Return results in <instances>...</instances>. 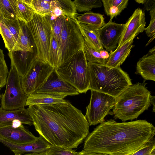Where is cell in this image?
Returning a JSON list of instances; mask_svg holds the SVG:
<instances>
[{
	"instance_id": "obj_1",
	"label": "cell",
	"mask_w": 155,
	"mask_h": 155,
	"mask_svg": "<svg viewBox=\"0 0 155 155\" xmlns=\"http://www.w3.org/2000/svg\"><path fill=\"white\" fill-rule=\"evenodd\" d=\"M27 109L36 131L52 145L77 148L89 134L85 116L68 101L30 106Z\"/></svg>"
},
{
	"instance_id": "obj_2",
	"label": "cell",
	"mask_w": 155,
	"mask_h": 155,
	"mask_svg": "<svg viewBox=\"0 0 155 155\" xmlns=\"http://www.w3.org/2000/svg\"><path fill=\"white\" fill-rule=\"evenodd\" d=\"M155 127L145 120L100 124L85 139L83 150L108 155H131L154 138Z\"/></svg>"
},
{
	"instance_id": "obj_3",
	"label": "cell",
	"mask_w": 155,
	"mask_h": 155,
	"mask_svg": "<svg viewBox=\"0 0 155 155\" xmlns=\"http://www.w3.org/2000/svg\"><path fill=\"white\" fill-rule=\"evenodd\" d=\"M90 77L89 90L116 98L132 84L128 74L120 66L111 68L105 65L87 62Z\"/></svg>"
},
{
	"instance_id": "obj_4",
	"label": "cell",
	"mask_w": 155,
	"mask_h": 155,
	"mask_svg": "<svg viewBox=\"0 0 155 155\" xmlns=\"http://www.w3.org/2000/svg\"><path fill=\"white\" fill-rule=\"evenodd\" d=\"M146 84L138 82L127 88L115 98L113 110L109 114L123 122L137 118L151 105V95Z\"/></svg>"
},
{
	"instance_id": "obj_5",
	"label": "cell",
	"mask_w": 155,
	"mask_h": 155,
	"mask_svg": "<svg viewBox=\"0 0 155 155\" xmlns=\"http://www.w3.org/2000/svg\"><path fill=\"white\" fill-rule=\"evenodd\" d=\"M54 70L63 80L74 87L79 93L89 90L90 77L83 49L65 61Z\"/></svg>"
},
{
	"instance_id": "obj_6",
	"label": "cell",
	"mask_w": 155,
	"mask_h": 155,
	"mask_svg": "<svg viewBox=\"0 0 155 155\" xmlns=\"http://www.w3.org/2000/svg\"><path fill=\"white\" fill-rule=\"evenodd\" d=\"M25 24L36 48L35 58L48 63L51 31L49 21L45 16L35 13L31 20Z\"/></svg>"
},
{
	"instance_id": "obj_7",
	"label": "cell",
	"mask_w": 155,
	"mask_h": 155,
	"mask_svg": "<svg viewBox=\"0 0 155 155\" xmlns=\"http://www.w3.org/2000/svg\"><path fill=\"white\" fill-rule=\"evenodd\" d=\"M84 44V39L76 18L64 16L59 45L61 64L83 49Z\"/></svg>"
},
{
	"instance_id": "obj_8",
	"label": "cell",
	"mask_w": 155,
	"mask_h": 155,
	"mask_svg": "<svg viewBox=\"0 0 155 155\" xmlns=\"http://www.w3.org/2000/svg\"><path fill=\"white\" fill-rule=\"evenodd\" d=\"M20 79L15 67L11 64L5 90L1 96V107L3 109L11 110L25 108L28 96L22 89Z\"/></svg>"
},
{
	"instance_id": "obj_9",
	"label": "cell",
	"mask_w": 155,
	"mask_h": 155,
	"mask_svg": "<svg viewBox=\"0 0 155 155\" xmlns=\"http://www.w3.org/2000/svg\"><path fill=\"white\" fill-rule=\"evenodd\" d=\"M54 68L48 63L36 59L24 76L21 78L22 89L27 96L41 88Z\"/></svg>"
},
{
	"instance_id": "obj_10",
	"label": "cell",
	"mask_w": 155,
	"mask_h": 155,
	"mask_svg": "<svg viewBox=\"0 0 155 155\" xmlns=\"http://www.w3.org/2000/svg\"><path fill=\"white\" fill-rule=\"evenodd\" d=\"M115 98L108 94L91 90L90 101L86 107L85 117L90 126L104 121L105 117L112 109Z\"/></svg>"
},
{
	"instance_id": "obj_11",
	"label": "cell",
	"mask_w": 155,
	"mask_h": 155,
	"mask_svg": "<svg viewBox=\"0 0 155 155\" xmlns=\"http://www.w3.org/2000/svg\"><path fill=\"white\" fill-rule=\"evenodd\" d=\"M0 138L10 143L22 145L35 142L37 139L18 120L12 124L0 127Z\"/></svg>"
},
{
	"instance_id": "obj_12",
	"label": "cell",
	"mask_w": 155,
	"mask_h": 155,
	"mask_svg": "<svg viewBox=\"0 0 155 155\" xmlns=\"http://www.w3.org/2000/svg\"><path fill=\"white\" fill-rule=\"evenodd\" d=\"M34 93L61 95L65 97L77 95L79 94L74 87L61 78L54 70L43 86Z\"/></svg>"
},
{
	"instance_id": "obj_13",
	"label": "cell",
	"mask_w": 155,
	"mask_h": 155,
	"mask_svg": "<svg viewBox=\"0 0 155 155\" xmlns=\"http://www.w3.org/2000/svg\"><path fill=\"white\" fill-rule=\"evenodd\" d=\"M125 26V24L108 22L96 30L103 48L109 51L116 48Z\"/></svg>"
},
{
	"instance_id": "obj_14",
	"label": "cell",
	"mask_w": 155,
	"mask_h": 155,
	"mask_svg": "<svg viewBox=\"0 0 155 155\" xmlns=\"http://www.w3.org/2000/svg\"><path fill=\"white\" fill-rule=\"evenodd\" d=\"M146 24L144 11L140 8L136 9L125 24V28L116 48H119L134 36L137 35L144 31Z\"/></svg>"
},
{
	"instance_id": "obj_15",
	"label": "cell",
	"mask_w": 155,
	"mask_h": 155,
	"mask_svg": "<svg viewBox=\"0 0 155 155\" xmlns=\"http://www.w3.org/2000/svg\"><path fill=\"white\" fill-rule=\"evenodd\" d=\"M0 142L9 148L15 155L45 152L52 145L40 135L35 142L22 145L13 144L0 138Z\"/></svg>"
},
{
	"instance_id": "obj_16",
	"label": "cell",
	"mask_w": 155,
	"mask_h": 155,
	"mask_svg": "<svg viewBox=\"0 0 155 155\" xmlns=\"http://www.w3.org/2000/svg\"><path fill=\"white\" fill-rule=\"evenodd\" d=\"M135 73L145 80L155 81V47L140 58L137 63Z\"/></svg>"
},
{
	"instance_id": "obj_17",
	"label": "cell",
	"mask_w": 155,
	"mask_h": 155,
	"mask_svg": "<svg viewBox=\"0 0 155 155\" xmlns=\"http://www.w3.org/2000/svg\"><path fill=\"white\" fill-rule=\"evenodd\" d=\"M18 120L22 124L31 126L33 121L28 110L25 108L15 110H5L0 108V127L12 124Z\"/></svg>"
},
{
	"instance_id": "obj_18",
	"label": "cell",
	"mask_w": 155,
	"mask_h": 155,
	"mask_svg": "<svg viewBox=\"0 0 155 155\" xmlns=\"http://www.w3.org/2000/svg\"><path fill=\"white\" fill-rule=\"evenodd\" d=\"M33 53L19 51H12L8 53L11 64L15 66L21 78L25 74L35 58V57H31Z\"/></svg>"
},
{
	"instance_id": "obj_19",
	"label": "cell",
	"mask_w": 155,
	"mask_h": 155,
	"mask_svg": "<svg viewBox=\"0 0 155 155\" xmlns=\"http://www.w3.org/2000/svg\"><path fill=\"white\" fill-rule=\"evenodd\" d=\"M137 36H134L121 46L110 52L105 65L111 68L120 66L129 55L134 46V40Z\"/></svg>"
},
{
	"instance_id": "obj_20",
	"label": "cell",
	"mask_w": 155,
	"mask_h": 155,
	"mask_svg": "<svg viewBox=\"0 0 155 155\" xmlns=\"http://www.w3.org/2000/svg\"><path fill=\"white\" fill-rule=\"evenodd\" d=\"M51 13L56 17L65 16L76 18L77 16L75 5L71 0H51Z\"/></svg>"
},
{
	"instance_id": "obj_21",
	"label": "cell",
	"mask_w": 155,
	"mask_h": 155,
	"mask_svg": "<svg viewBox=\"0 0 155 155\" xmlns=\"http://www.w3.org/2000/svg\"><path fill=\"white\" fill-rule=\"evenodd\" d=\"M61 95L33 93L27 98L26 106H32L40 104H47L65 102L68 101Z\"/></svg>"
},
{
	"instance_id": "obj_22",
	"label": "cell",
	"mask_w": 155,
	"mask_h": 155,
	"mask_svg": "<svg viewBox=\"0 0 155 155\" xmlns=\"http://www.w3.org/2000/svg\"><path fill=\"white\" fill-rule=\"evenodd\" d=\"M20 21V29L12 51H19L33 53L34 45L29 35L25 23L22 21Z\"/></svg>"
},
{
	"instance_id": "obj_23",
	"label": "cell",
	"mask_w": 155,
	"mask_h": 155,
	"mask_svg": "<svg viewBox=\"0 0 155 155\" xmlns=\"http://www.w3.org/2000/svg\"><path fill=\"white\" fill-rule=\"evenodd\" d=\"M105 14L110 17L109 22L119 15L128 4V0H102Z\"/></svg>"
},
{
	"instance_id": "obj_24",
	"label": "cell",
	"mask_w": 155,
	"mask_h": 155,
	"mask_svg": "<svg viewBox=\"0 0 155 155\" xmlns=\"http://www.w3.org/2000/svg\"><path fill=\"white\" fill-rule=\"evenodd\" d=\"M76 19L78 23L87 25L95 30L101 28L105 24L103 15L92 12L77 16Z\"/></svg>"
},
{
	"instance_id": "obj_25",
	"label": "cell",
	"mask_w": 155,
	"mask_h": 155,
	"mask_svg": "<svg viewBox=\"0 0 155 155\" xmlns=\"http://www.w3.org/2000/svg\"><path fill=\"white\" fill-rule=\"evenodd\" d=\"M16 2L17 19L25 23L30 21L35 12L30 0H16Z\"/></svg>"
},
{
	"instance_id": "obj_26",
	"label": "cell",
	"mask_w": 155,
	"mask_h": 155,
	"mask_svg": "<svg viewBox=\"0 0 155 155\" xmlns=\"http://www.w3.org/2000/svg\"><path fill=\"white\" fill-rule=\"evenodd\" d=\"M78 24L84 39L98 51L103 50L96 30L87 25Z\"/></svg>"
},
{
	"instance_id": "obj_27",
	"label": "cell",
	"mask_w": 155,
	"mask_h": 155,
	"mask_svg": "<svg viewBox=\"0 0 155 155\" xmlns=\"http://www.w3.org/2000/svg\"><path fill=\"white\" fill-rule=\"evenodd\" d=\"M48 63L56 68L61 64V54L59 45L51 31Z\"/></svg>"
},
{
	"instance_id": "obj_28",
	"label": "cell",
	"mask_w": 155,
	"mask_h": 155,
	"mask_svg": "<svg viewBox=\"0 0 155 155\" xmlns=\"http://www.w3.org/2000/svg\"><path fill=\"white\" fill-rule=\"evenodd\" d=\"M83 51L86 60L88 62L106 65L107 60L103 59L100 52L85 39H84Z\"/></svg>"
},
{
	"instance_id": "obj_29",
	"label": "cell",
	"mask_w": 155,
	"mask_h": 155,
	"mask_svg": "<svg viewBox=\"0 0 155 155\" xmlns=\"http://www.w3.org/2000/svg\"><path fill=\"white\" fill-rule=\"evenodd\" d=\"M0 11L3 18L17 19L16 0H0Z\"/></svg>"
},
{
	"instance_id": "obj_30",
	"label": "cell",
	"mask_w": 155,
	"mask_h": 155,
	"mask_svg": "<svg viewBox=\"0 0 155 155\" xmlns=\"http://www.w3.org/2000/svg\"><path fill=\"white\" fill-rule=\"evenodd\" d=\"M45 17L51 24L54 37L59 46L62 30L64 16L56 17L51 13Z\"/></svg>"
},
{
	"instance_id": "obj_31",
	"label": "cell",
	"mask_w": 155,
	"mask_h": 155,
	"mask_svg": "<svg viewBox=\"0 0 155 155\" xmlns=\"http://www.w3.org/2000/svg\"><path fill=\"white\" fill-rule=\"evenodd\" d=\"M51 1L30 0V3L35 13L45 16L51 12Z\"/></svg>"
},
{
	"instance_id": "obj_32",
	"label": "cell",
	"mask_w": 155,
	"mask_h": 155,
	"mask_svg": "<svg viewBox=\"0 0 155 155\" xmlns=\"http://www.w3.org/2000/svg\"><path fill=\"white\" fill-rule=\"evenodd\" d=\"M73 2L77 11L79 12H89L93 8H100L102 5L100 0H75Z\"/></svg>"
},
{
	"instance_id": "obj_33",
	"label": "cell",
	"mask_w": 155,
	"mask_h": 155,
	"mask_svg": "<svg viewBox=\"0 0 155 155\" xmlns=\"http://www.w3.org/2000/svg\"><path fill=\"white\" fill-rule=\"evenodd\" d=\"M0 34L3 40L5 46L9 52L13 50L16 41L13 35L4 23H0Z\"/></svg>"
},
{
	"instance_id": "obj_34",
	"label": "cell",
	"mask_w": 155,
	"mask_h": 155,
	"mask_svg": "<svg viewBox=\"0 0 155 155\" xmlns=\"http://www.w3.org/2000/svg\"><path fill=\"white\" fill-rule=\"evenodd\" d=\"M47 155H79L71 149L52 145L45 152Z\"/></svg>"
},
{
	"instance_id": "obj_35",
	"label": "cell",
	"mask_w": 155,
	"mask_h": 155,
	"mask_svg": "<svg viewBox=\"0 0 155 155\" xmlns=\"http://www.w3.org/2000/svg\"><path fill=\"white\" fill-rule=\"evenodd\" d=\"M8 74L3 50L0 49V89L6 84Z\"/></svg>"
},
{
	"instance_id": "obj_36",
	"label": "cell",
	"mask_w": 155,
	"mask_h": 155,
	"mask_svg": "<svg viewBox=\"0 0 155 155\" xmlns=\"http://www.w3.org/2000/svg\"><path fill=\"white\" fill-rule=\"evenodd\" d=\"M2 21L8 28L16 42L20 29V21L18 19L11 20L3 18Z\"/></svg>"
},
{
	"instance_id": "obj_37",
	"label": "cell",
	"mask_w": 155,
	"mask_h": 155,
	"mask_svg": "<svg viewBox=\"0 0 155 155\" xmlns=\"http://www.w3.org/2000/svg\"><path fill=\"white\" fill-rule=\"evenodd\" d=\"M131 155H155V138L143 147Z\"/></svg>"
},
{
	"instance_id": "obj_38",
	"label": "cell",
	"mask_w": 155,
	"mask_h": 155,
	"mask_svg": "<svg viewBox=\"0 0 155 155\" xmlns=\"http://www.w3.org/2000/svg\"><path fill=\"white\" fill-rule=\"evenodd\" d=\"M150 22L148 27L145 28V30L147 36L151 38L155 36V9L150 11Z\"/></svg>"
},
{
	"instance_id": "obj_39",
	"label": "cell",
	"mask_w": 155,
	"mask_h": 155,
	"mask_svg": "<svg viewBox=\"0 0 155 155\" xmlns=\"http://www.w3.org/2000/svg\"><path fill=\"white\" fill-rule=\"evenodd\" d=\"M135 1L138 3L143 4L145 10L150 11L155 9V0H137Z\"/></svg>"
},
{
	"instance_id": "obj_40",
	"label": "cell",
	"mask_w": 155,
	"mask_h": 155,
	"mask_svg": "<svg viewBox=\"0 0 155 155\" xmlns=\"http://www.w3.org/2000/svg\"><path fill=\"white\" fill-rule=\"evenodd\" d=\"M79 155H108L107 154L101 153H97L93 152H88L82 150L79 152Z\"/></svg>"
},
{
	"instance_id": "obj_41",
	"label": "cell",
	"mask_w": 155,
	"mask_h": 155,
	"mask_svg": "<svg viewBox=\"0 0 155 155\" xmlns=\"http://www.w3.org/2000/svg\"><path fill=\"white\" fill-rule=\"evenodd\" d=\"M99 52L101 57L103 59L107 60L109 56V54L107 51L104 49Z\"/></svg>"
},
{
	"instance_id": "obj_42",
	"label": "cell",
	"mask_w": 155,
	"mask_h": 155,
	"mask_svg": "<svg viewBox=\"0 0 155 155\" xmlns=\"http://www.w3.org/2000/svg\"><path fill=\"white\" fill-rule=\"evenodd\" d=\"M155 96L151 95L150 97V104L153 105V112H155Z\"/></svg>"
},
{
	"instance_id": "obj_43",
	"label": "cell",
	"mask_w": 155,
	"mask_h": 155,
	"mask_svg": "<svg viewBox=\"0 0 155 155\" xmlns=\"http://www.w3.org/2000/svg\"><path fill=\"white\" fill-rule=\"evenodd\" d=\"M45 152L28 153H25L24 155H47Z\"/></svg>"
},
{
	"instance_id": "obj_44",
	"label": "cell",
	"mask_w": 155,
	"mask_h": 155,
	"mask_svg": "<svg viewBox=\"0 0 155 155\" xmlns=\"http://www.w3.org/2000/svg\"><path fill=\"white\" fill-rule=\"evenodd\" d=\"M155 36H153V37L151 39H150L149 41L147 43L146 45V46H147V45H148L150 43H151L153 41V40L155 38Z\"/></svg>"
},
{
	"instance_id": "obj_45",
	"label": "cell",
	"mask_w": 155,
	"mask_h": 155,
	"mask_svg": "<svg viewBox=\"0 0 155 155\" xmlns=\"http://www.w3.org/2000/svg\"><path fill=\"white\" fill-rule=\"evenodd\" d=\"M3 17L2 16V14H1L0 11V23L2 21Z\"/></svg>"
},
{
	"instance_id": "obj_46",
	"label": "cell",
	"mask_w": 155,
	"mask_h": 155,
	"mask_svg": "<svg viewBox=\"0 0 155 155\" xmlns=\"http://www.w3.org/2000/svg\"><path fill=\"white\" fill-rule=\"evenodd\" d=\"M1 97V95L0 94V100Z\"/></svg>"
},
{
	"instance_id": "obj_47",
	"label": "cell",
	"mask_w": 155,
	"mask_h": 155,
	"mask_svg": "<svg viewBox=\"0 0 155 155\" xmlns=\"http://www.w3.org/2000/svg\"><path fill=\"white\" fill-rule=\"evenodd\" d=\"M17 155H21V154H19Z\"/></svg>"
}]
</instances>
